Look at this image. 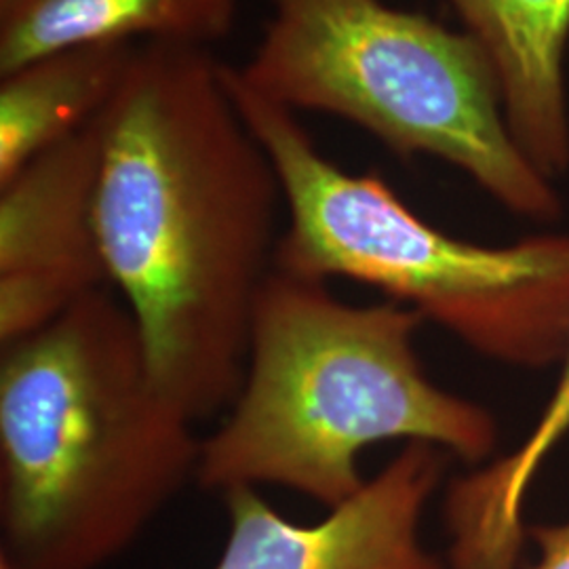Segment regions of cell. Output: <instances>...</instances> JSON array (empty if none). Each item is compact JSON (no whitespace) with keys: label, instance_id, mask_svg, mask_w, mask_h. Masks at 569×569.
I'll return each mask as SVG.
<instances>
[{"label":"cell","instance_id":"1","mask_svg":"<svg viewBox=\"0 0 569 569\" xmlns=\"http://www.w3.org/2000/svg\"><path fill=\"white\" fill-rule=\"evenodd\" d=\"M284 194L207 47L143 42L102 112L96 224L154 382L197 422L243 385Z\"/></svg>","mask_w":569,"mask_h":569},{"label":"cell","instance_id":"2","mask_svg":"<svg viewBox=\"0 0 569 569\" xmlns=\"http://www.w3.org/2000/svg\"><path fill=\"white\" fill-rule=\"evenodd\" d=\"M197 420L152 378L112 287L2 345L0 559L100 569L197 481Z\"/></svg>","mask_w":569,"mask_h":569},{"label":"cell","instance_id":"3","mask_svg":"<svg viewBox=\"0 0 569 569\" xmlns=\"http://www.w3.org/2000/svg\"><path fill=\"white\" fill-rule=\"evenodd\" d=\"M422 321L409 306L350 305L327 281L274 268L243 385L203 439L197 483L220 493L274 486L333 509L366 486L359 456L385 441L483 462L496 422L428 380L413 345Z\"/></svg>","mask_w":569,"mask_h":569},{"label":"cell","instance_id":"4","mask_svg":"<svg viewBox=\"0 0 569 569\" xmlns=\"http://www.w3.org/2000/svg\"><path fill=\"white\" fill-rule=\"evenodd\" d=\"M241 117L264 146L284 194L277 266L306 279H348L409 306L479 355L519 367L561 361L569 345V237L509 247L468 243L425 222L378 173L329 161L296 112L224 63Z\"/></svg>","mask_w":569,"mask_h":569},{"label":"cell","instance_id":"5","mask_svg":"<svg viewBox=\"0 0 569 569\" xmlns=\"http://www.w3.org/2000/svg\"><path fill=\"white\" fill-rule=\"evenodd\" d=\"M270 20L237 68L291 112L355 122L399 157H437L512 213L552 220L559 194L510 136L479 42L382 0H266Z\"/></svg>","mask_w":569,"mask_h":569},{"label":"cell","instance_id":"6","mask_svg":"<svg viewBox=\"0 0 569 569\" xmlns=\"http://www.w3.org/2000/svg\"><path fill=\"white\" fill-rule=\"evenodd\" d=\"M102 114L0 183V342L60 319L108 283L96 224Z\"/></svg>","mask_w":569,"mask_h":569},{"label":"cell","instance_id":"7","mask_svg":"<svg viewBox=\"0 0 569 569\" xmlns=\"http://www.w3.org/2000/svg\"><path fill=\"white\" fill-rule=\"evenodd\" d=\"M448 456L430 443H407L317 523L284 519L258 489H228V538L213 569H448L420 540Z\"/></svg>","mask_w":569,"mask_h":569},{"label":"cell","instance_id":"8","mask_svg":"<svg viewBox=\"0 0 569 569\" xmlns=\"http://www.w3.org/2000/svg\"><path fill=\"white\" fill-rule=\"evenodd\" d=\"M483 49L510 136L549 180L569 169V0H446Z\"/></svg>","mask_w":569,"mask_h":569},{"label":"cell","instance_id":"9","mask_svg":"<svg viewBox=\"0 0 569 569\" xmlns=\"http://www.w3.org/2000/svg\"><path fill=\"white\" fill-rule=\"evenodd\" d=\"M138 49L129 41L74 44L2 74L0 183L100 117Z\"/></svg>","mask_w":569,"mask_h":569},{"label":"cell","instance_id":"10","mask_svg":"<svg viewBox=\"0 0 569 569\" xmlns=\"http://www.w3.org/2000/svg\"><path fill=\"white\" fill-rule=\"evenodd\" d=\"M239 0H20L0 13V77L87 42H180L230 37Z\"/></svg>","mask_w":569,"mask_h":569},{"label":"cell","instance_id":"11","mask_svg":"<svg viewBox=\"0 0 569 569\" xmlns=\"http://www.w3.org/2000/svg\"><path fill=\"white\" fill-rule=\"evenodd\" d=\"M563 371L528 439L510 456L451 481L446 498L448 569H519L523 507L545 460L569 435V345Z\"/></svg>","mask_w":569,"mask_h":569},{"label":"cell","instance_id":"12","mask_svg":"<svg viewBox=\"0 0 569 569\" xmlns=\"http://www.w3.org/2000/svg\"><path fill=\"white\" fill-rule=\"evenodd\" d=\"M528 533L540 547V561L529 569H569V521L536 526Z\"/></svg>","mask_w":569,"mask_h":569},{"label":"cell","instance_id":"13","mask_svg":"<svg viewBox=\"0 0 569 569\" xmlns=\"http://www.w3.org/2000/svg\"><path fill=\"white\" fill-rule=\"evenodd\" d=\"M16 2H20V0H0V13H4V11H9Z\"/></svg>","mask_w":569,"mask_h":569},{"label":"cell","instance_id":"14","mask_svg":"<svg viewBox=\"0 0 569 569\" xmlns=\"http://www.w3.org/2000/svg\"><path fill=\"white\" fill-rule=\"evenodd\" d=\"M0 569H16V568H11V566H9V563H7V561H0Z\"/></svg>","mask_w":569,"mask_h":569}]
</instances>
